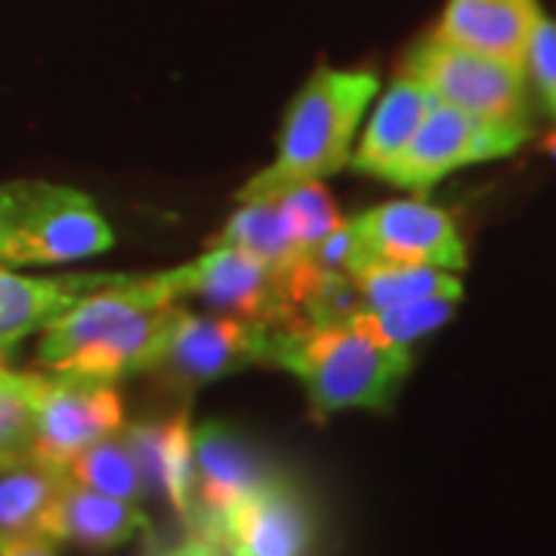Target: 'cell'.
Returning <instances> with one entry per match:
<instances>
[{
	"label": "cell",
	"mask_w": 556,
	"mask_h": 556,
	"mask_svg": "<svg viewBox=\"0 0 556 556\" xmlns=\"http://www.w3.org/2000/svg\"><path fill=\"white\" fill-rule=\"evenodd\" d=\"M538 20V0H448L433 35L482 56L522 65Z\"/></svg>",
	"instance_id": "4fadbf2b"
},
{
	"label": "cell",
	"mask_w": 556,
	"mask_h": 556,
	"mask_svg": "<svg viewBox=\"0 0 556 556\" xmlns=\"http://www.w3.org/2000/svg\"><path fill=\"white\" fill-rule=\"evenodd\" d=\"M65 477L87 485V489H97L102 495L130 501V504H142L146 495H149L142 470H139L137 464V455L127 445V439H124L121 430L112 433V437L97 439L93 445H87L65 467Z\"/></svg>",
	"instance_id": "44dd1931"
},
{
	"label": "cell",
	"mask_w": 556,
	"mask_h": 556,
	"mask_svg": "<svg viewBox=\"0 0 556 556\" xmlns=\"http://www.w3.org/2000/svg\"><path fill=\"white\" fill-rule=\"evenodd\" d=\"M40 375H16L0 368V467L31 460L38 424Z\"/></svg>",
	"instance_id": "7402d4cb"
},
{
	"label": "cell",
	"mask_w": 556,
	"mask_h": 556,
	"mask_svg": "<svg viewBox=\"0 0 556 556\" xmlns=\"http://www.w3.org/2000/svg\"><path fill=\"white\" fill-rule=\"evenodd\" d=\"M405 75L420 80L433 100L497 124L529 127L526 68L492 60L442 38H427L412 50Z\"/></svg>",
	"instance_id": "8992f818"
},
{
	"label": "cell",
	"mask_w": 556,
	"mask_h": 556,
	"mask_svg": "<svg viewBox=\"0 0 556 556\" xmlns=\"http://www.w3.org/2000/svg\"><path fill=\"white\" fill-rule=\"evenodd\" d=\"M211 248H236L248 257L273 266L278 273H291L306 260L300 257L298 241L291 236V226L285 219V211L278 199H251L241 204L229 217Z\"/></svg>",
	"instance_id": "ac0fdd59"
},
{
	"label": "cell",
	"mask_w": 556,
	"mask_h": 556,
	"mask_svg": "<svg viewBox=\"0 0 556 556\" xmlns=\"http://www.w3.org/2000/svg\"><path fill=\"white\" fill-rule=\"evenodd\" d=\"M522 68H526V78L535 84L541 105L556 121V20H547L544 13L529 38Z\"/></svg>",
	"instance_id": "d4e9b609"
},
{
	"label": "cell",
	"mask_w": 556,
	"mask_h": 556,
	"mask_svg": "<svg viewBox=\"0 0 556 556\" xmlns=\"http://www.w3.org/2000/svg\"><path fill=\"white\" fill-rule=\"evenodd\" d=\"M356 281L362 313L383 309L396 303L427 298H464V285L452 269L439 266H417V263H368L356 273H350Z\"/></svg>",
	"instance_id": "d6986e66"
},
{
	"label": "cell",
	"mask_w": 556,
	"mask_h": 556,
	"mask_svg": "<svg viewBox=\"0 0 556 556\" xmlns=\"http://www.w3.org/2000/svg\"><path fill=\"white\" fill-rule=\"evenodd\" d=\"M121 399L115 380L50 371L40 375L38 424L31 460L65 473L75 457L97 439L121 430Z\"/></svg>",
	"instance_id": "ba28073f"
},
{
	"label": "cell",
	"mask_w": 556,
	"mask_h": 556,
	"mask_svg": "<svg viewBox=\"0 0 556 556\" xmlns=\"http://www.w3.org/2000/svg\"><path fill=\"white\" fill-rule=\"evenodd\" d=\"M161 556H226V554L219 551L214 541H207V538H199V535H189L182 544L170 547V551H164Z\"/></svg>",
	"instance_id": "4316f807"
},
{
	"label": "cell",
	"mask_w": 556,
	"mask_h": 556,
	"mask_svg": "<svg viewBox=\"0 0 556 556\" xmlns=\"http://www.w3.org/2000/svg\"><path fill=\"white\" fill-rule=\"evenodd\" d=\"M121 273H84L62 278H28L0 269V346H13L31 331L47 328L65 309L102 288L121 285Z\"/></svg>",
	"instance_id": "9a60e30c"
},
{
	"label": "cell",
	"mask_w": 556,
	"mask_h": 556,
	"mask_svg": "<svg viewBox=\"0 0 556 556\" xmlns=\"http://www.w3.org/2000/svg\"><path fill=\"white\" fill-rule=\"evenodd\" d=\"M273 199H278V204H281L303 260L313 257L318 244L343 223L334 201L325 192L321 182H300V186H291V189L278 192Z\"/></svg>",
	"instance_id": "cb8c5ba5"
},
{
	"label": "cell",
	"mask_w": 556,
	"mask_h": 556,
	"mask_svg": "<svg viewBox=\"0 0 556 556\" xmlns=\"http://www.w3.org/2000/svg\"><path fill=\"white\" fill-rule=\"evenodd\" d=\"M526 139H529V127L522 124L482 121L455 105L433 102L412 142L405 146V152L387 167L380 179L424 192L457 167L514 155Z\"/></svg>",
	"instance_id": "52a82bcc"
},
{
	"label": "cell",
	"mask_w": 556,
	"mask_h": 556,
	"mask_svg": "<svg viewBox=\"0 0 556 556\" xmlns=\"http://www.w3.org/2000/svg\"><path fill=\"white\" fill-rule=\"evenodd\" d=\"M0 556H56V541L47 535H20L0 541Z\"/></svg>",
	"instance_id": "484cf974"
},
{
	"label": "cell",
	"mask_w": 556,
	"mask_h": 556,
	"mask_svg": "<svg viewBox=\"0 0 556 556\" xmlns=\"http://www.w3.org/2000/svg\"><path fill=\"white\" fill-rule=\"evenodd\" d=\"M544 149H547V152H551V155H554V159H556V134H551V137H547V142H544Z\"/></svg>",
	"instance_id": "83f0119b"
},
{
	"label": "cell",
	"mask_w": 556,
	"mask_h": 556,
	"mask_svg": "<svg viewBox=\"0 0 556 556\" xmlns=\"http://www.w3.org/2000/svg\"><path fill=\"white\" fill-rule=\"evenodd\" d=\"M273 328L236 316L182 313L177 331L159 358V371L174 387H201L236 375L248 365H269Z\"/></svg>",
	"instance_id": "8fae6325"
},
{
	"label": "cell",
	"mask_w": 556,
	"mask_h": 556,
	"mask_svg": "<svg viewBox=\"0 0 556 556\" xmlns=\"http://www.w3.org/2000/svg\"><path fill=\"white\" fill-rule=\"evenodd\" d=\"M433 102H437L433 93L420 80L412 75H399L368 121L356 155H350L353 170L368 174V177H383L387 167L405 152V146L412 142Z\"/></svg>",
	"instance_id": "e0dca14e"
},
{
	"label": "cell",
	"mask_w": 556,
	"mask_h": 556,
	"mask_svg": "<svg viewBox=\"0 0 556 556\" xmlns=\"http://www.w3.org/2000/svg\"><path fill=\"white\" fill-rule=\"evenodd\" d=\"M170 298L207 300L223 316L248 318L269 328H306L300 321L294 269L278 273L236 248H211L199 260L159 273Z\"/></svg>",
	"instance_id": "5b68a950"
},
{
	"label": "cell",
	"mask_w": 556,
	"mask_h": 556,
	"mask_svg": "<svg viewBox=\"0 0 556 556\" xmlns=\"http://www.w3.org/2000/svg\"><path fill=\"white\" fill-rule=\"evenodd\" d=\"M316 519L306 497L285 477L269 479L241 497L204 532L226 556H306Z\"/></svg>",
	"instance_id": "30bf717a"
},
{
	"label": "cell",
	"mask_w": 556,
	"mask_h": 556,
	"mask_svg": "<svg viewBox=\"0 0 556 556\" xmlns=\"http://www.w3.org/2000/svg\"><path fill=\"white\" fill-rule=\"evenodd\" d=\"M269 365L298 375L316 417L346 408L387 412L412 371V350L387 346L353 321L273 328Z\"/></svg>",
	"instance_id": "7a4b0ae2"
},
{
	"label": "cell",
	"mask_w": 556,
	"mask_h": 556,
	"mask_svg": "<svg viewBox=\"0 0 556 556\" xmlns=\"http://www.w3.org/2000/svg\"><path fill=\"white\" fill-rule=\"evenodd\" d=\"M182 313L159 276H130L53 318L40 338L38 362L50 371L105 380L152 371Z\"/></svg>",
	"instance_id": "6da1fadb"
},
{
	"label": "cell",
	"mask_w": 556,
	"mask_h": 556,
	"mask_svg": "<svg viewBox=\"0 0 556 556\" xmlns=\"http://www.w3.org/2000/svg\"><path fill=\"white\" fill-rule=\"evenodd\" d=\"M137 455L149 492H159L179 517L192 519V430L186 412L164 420H142L121 430Z\"/></svg>",
	"instance_id": "2e32d148"
},
{
	"label": "cell",
	"mask_w": 556,
	"mask_h": 556,
	"mask_svg": "<svg viewBox=\"0 0 556 556\" xmlns=\"http://www.w3.org/2000/svg\"><path fill=\"white\" fill-rule=\"evenodd\" d=\"M115 244L112 226L78 189L22 179L0 186V260L47 266L102 254Z\"/></svg>",
	"instance_id": "277c9868"
},
{
	"label": "cell",
	"mask_w": 556,
	"mask_h": 556,
	"mask_svg": "<svg viewBox=\"0 0 556 556\" xmlns=\"http://www.w3.org/2000/svg\"><path fill=\"white\" fill-rule=\"evenodd\" d=\"M455 298H427L412 300V303H396V306H383V309H368L353 318V325L362 328L365 334H371L387 346H402L412 350V343L427 334L439 331L448 318L455 316Z\"/></svg>",
	"instance_id": "603a6c76"
},
{
	"label": "cell",
	"mask_w": 556,
	"mask_h": 556,
	"mask_svg": "<svg viewBox=\"0 0 556 556\" xmlns=\"http://www.w3.org/2000/svg\"><path fill=\"white\" fill-rule=\"evenodd\" d=\"M7 365V346H0V368Z\"/></svg>",
	"instance_id": "f1b7e54d"
},
{
	"label": "cell",
	"mask_w": 556,
	"mask_h": 556,
	"mask_svg": "<svg viewBox=\"0 0 556 556\" xmlns=\"http://www.w3.org/2000/svg\"><path fill=\"white\" fill-rule=\"evenodd\" d=\"M149 522L139 504L102 495L75 479L62 477L56 497L43 517L40 532L53 541H72L87 551H112L142 532Z\"/></svg>",
	"instance_id": "5bb4252c"
},
{
	"label": "cell",
	"mask_w": 556,
	"mask_h": 556,
	"mask_svg": "<svg viewBox=\"0 0 556 556\" xmlns=\"http://www.w3.org/2000/svg\"><path fill=\"white\" fill-rule=\"evenodd\" d=\"M276 477V467L236 427L201 424L192 430V535L204 538L214 519Z\"/></svg>",
	"instance_id": "7c38bea8"
},
{
	"label": "cell",
	"mask_w": 556,
	"mask_h": 556,
	"mask_svg": "<svg viewBox=\"0 0 556 556\" xmlns=\"http://www.w3.org/2000/svg\"><path fill=\"white\" fill-rule=\"evenodd\" d=\"M62 477L38 460L0 467V541L40 532Z\"/></svg>",
	"instance_id": "ffe728a7"
},
{
	"label": "cell",
	"mask_w": 556,
	"mask_h": 556,
	"mask_svg": "<svg viewBox=\"0 0 556 556\" xmlns=\"http://www.w3.org/2000/svg\"><path fill=\"white\" fill-rule=\"evenodd\" d=\"M356 236V266L417 263L460 273L467 269V244L448 211L427 201H387L350 219Z\"/></svg>",
	"instance_id": "9c48e42d"
},
{
	"label": "cell",
	"mask_w": 556,
	"mask_h": 556,
	"mask_svg": "<svg viewBox=\"0 0 556 556\" xmlns=\"http://www.w3.org/2000/svg\"><path fill=\"white\" fill-rule=\"evenodd\" d=\"M375 93L378 75L368 68H318L288 109L278 159L244 182L239 201L269 199L291 186L321 182L343 170L353 155V134Z\"/></svg>",
	"instance_id": "3957f363"
}]
</instances>
